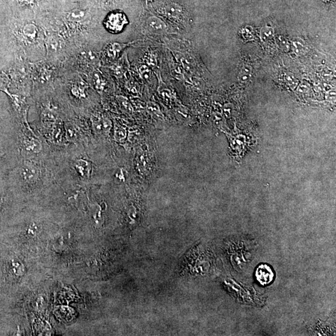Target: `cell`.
<instances>
[{"instance_id": "cell-1", "label": "cell", "mask_w": 336, "mask_h": 336, "mask_svg": "<svg viewBox=\"0 0 336 336\" xmlns=\"http://www.w3.org/2000/svg\"><path fill=\"white\" fill-rule=\"evenodd\" d=\"M157 15L180 26H186L187 15L184 7L171 1H166L157 9Z\"/></svg>"}, {"instance_id": "cell-2", "label": "cell", "mask_w": 336, "mask_h": 336, "mask_svg": "<svg viewBox=\"0 0 336 336\" xmlns=\"http://www.w3.org/2000/svg\"><path fill=\"white\" fill-rule=\"evenodd\" d=\"M128 24L129 20L126 15L120 11L109 13L103 22L105 28L113 34L120 33Z\"/></svg>"}, {"instance_id": "cell-3", "label": "cell", "mask_w": 336, "mask_h": 336, "mask_svg": "<svg viewBox=\"0 0 336 336\" xmlns=\"http://www.w3.org/2000/svg\"><path fill=\"white\" fill-rule=\"evenodd\" d=\"M143 27L145 31L153 35H164L169 32V27L166 23L161 18L155 15L148 16Z\"/></svg>"}, {"instance_id": "cell-4", "label": "cell", "mask_w": 336, "mask_h": 336, "mask_svg": "<svg viewBox=\"0 0 336 336\" xmlns=\"http://www.w3.org/2000/svg\"><path fill=\"white\" fill-rule=\"evenodd\" d=\"M20 175L23 180L27 184H34L38 181L40 171L35 164L27 162L22 166Z\"/></svg>"}, {"instance_id": "cell-5", "label": "cell", "mask_w": 336, "mask_h": 336, "mask_svg": "<svg viewBox=\"0 0 336 336\" xmlns=\"http://www.w3.org/2000/svg\"><path fill=\"white\" fill-rule=\"evenodd\" d=\"M256 277L259 284L265 286L273 281L274 273L270 266L262 264L257 268Z\"/></svg>"}, {"instance_id": "cell-6", "label": "cell", "mask_w": 336, "mask_h": 336, "mask_svg": "<svg viewBox=\"0 0 336 336\" xmlns=\"http://www.w3.org/2000/svg\"><path fill=\"white\" fill-rule=\"evenodd\" d=\"M134 42H131V43L124 44V43H113L110 44L108 46L107 48H106V54H107L108 56L111 59H114L119 56L120 53L124 50L125 48L127 46H130L131 44H133Z\"/></svg>"}, {"instance_id": "cell-7", "label": "cell", "mask_w": 336, "mask_h": 336, "mask_svg": "<svg viewBox=\"0 0 336 336\" xmlns=\"http://www.w3.org/2000/svg\"><path fill=\"white\" fill-rule=\"evenodd\" d=\"M75 168L76 171L81 177L87 178L89 177L91 165L89 162L83 159H78L75 162Z\"/></svg>"}, {"instance_id": "cell-8", "label": "cell", "mask_w": 336, "mask_h": 336, "mask_svg": "<svg viewBox=\"0 0 336 336\" xmlns=\"http://www.w3.org/2000/svg\"><path fill=\"white\" fill-rule=\"evenodd\" d=\"M89 13L86 11L75 9L67 13L66 18L67 20L73 22H82L87 19Z\"/></svg>"}, {"instance_id": "cell-9", "label": "cell", "mask_w": 336, "mask_h": 336, "mask_svg": "<svg viewBox=\"0 0 336 336\" xmlns=\"http://www.w3.org/2000/svg\"><path fill=\"white\" fill-rule=\"evenodd\" d=\"M24 146L27 152L37 154L41 152L42 145L40 141L32 137L27 138L24 141Z\"/></svg>"}, {"instance_id": "cell-10", "label": "cell", "mask_w": 336, "mask_h": 336, "mask_svg": "<svg viewBox=\"0 0 336 336\" xmlns=\"http://www.w3.org/2000/svg\"><path fill=\"white\" fill-rule=\"evenodd\" d=\"M94 126L97 131H108L110 129L111 123L108 119L99 118L94 120Z\"/></svg>"}, {"instance_id": "cell-11", "label": "cell", "mask_w": 336, "mask_h": 336, "mask_svg": "<svg viewBox=\"0 0 336 336\" xmlns=\"http://www.w3.org/2000/svg\"><path fill=\"white\" fill-rule=\"evenodd\" d=\"M37 32H38V30H37L35 25L33 24H27L25 25L23 27L22 31L23 36L27 40L30 41L34 40L36 38Z\"/></svg>"}, {"instance_id": "cell-12", "label": "cell", "mask_w": 336, "mask_h": 336, "mask_svg": "<svg viewBox=\"0 0 336 336\" xmlns=\"http://www.w3.org/2000/svg\"><path fill=\"white\" fill-rule=\"evenodd\" d=\"M171 70L174 77L178 79H182L184 78V69L180 64L173 62L171 66Z\"/></svg>"}, {"instance_id": "cell-13", "label": "cell", "mask_w": 336, "mask_h": 336, "mask_svg": "<svg viewBox=\"0 0 336 336\" xmlns=\"http://www.w3.org/2000/svg\"><path fill=\"white\" fill-rule=\"evenodd\" d=\"M273 29L271 27H264L261 31V39L263 41H268L272 39L273 36Z\"/></svg>"}, {"instance_id": "cell-14", "label": "cell", "mask_w": 336, "mask_h": 336, "mask_svg": "<svg viewBox=\"0 0 336 336\" xmlns=\"http://www.w3.org/2000/svg\"><path fill=\"white\" fill-rule=\"evenodd\" d=\"M294 52L298 55L303 54L305 52V46L302 42L296 41L293 42Z\"/></svg>"}, {"instance_id": "cell-15", "label": "cell", "mask_w": 336, "mask_h": 336, "mask_svg": "<svg viewBox=\"0 0 336 336\" xmlns=\"http://www.w3.org/2000/svg\"><path fill=\"white\" fill-rule=\"evenodd\" d=\"M250 73H251L250 67L244 66L241 69L238 78H239L241 80H246L248 78H250Z\"/></svg>"}, {"instance_id": "cell-16", "label": "cell", "mask_w": 336, "mask_h": 336, "mask_svg": "<svg viewBox=\"0 0 336 336\" xmlns=\"http://www.w3.org/2000/svg\"><path fill=\"white\" fill-rule=\"evenodd\" d=\"M94 80L95 86H96V89L98 90H103L104 85H105V81H104L103 78H102L99 74H95L94 76Z\"/></svg>"}, {"instance_id": "cell-17", "label": "cell", "mask_w": 336, "mask_h": 336, "mask_svg": "<svg viewBox=\"0 0 336 336\" xmlns=\"http://www.w3.org/2000/svg\"><path fill=\"white\" fill-rule=\"evenodd\" d=\"M146 63L149 66H155L156 64V57L154 53H147L145 56Z\"/></svg>"}, {"instance_id": "cell-18", "label": "cell", "mask_w": 336, "mask_h": 336, "mask_svg": "<svg viewBox=\"0 0 336 336\" xmlns=\"http://www.w3.org/2000/svg\"><path fill=\"white\" fill-rule=\"evenodd\" d=\"M278 45L284 51H288L289 48V44L286 39L282 36H279L277 38Z\"/></svg>"}, {"instance_id": "cell-19", "label": "cell", "mask_w": 336, "mask_h": 336, "mask_svg": "<svg viewBox=\"0 0 336 336\" xmlns=\"http://www.w3.org/2000/svg\"><path fill=\"white\" fill-rule=\"evenodd\" d=\"M85 89V85H83V82H80L79 84L76 85L74 88L73 92L74 94L77 96H83L84 94V90Z\"/></svg>"}, {"instance_id": "cell-20", "label": "cell", "mask_w": 336, "mask_h": 336, "mask_svg": "<svg viewBox=\"0 0 336 336\" xmlns=\"http://www.w3.org/2000/svg\"><path fill=\"white\" fill-rule=\"evenodd\" d=\"M146 4H148V3H149V2L154 1V0H144Z\"/></svg>"}]
</instances>
